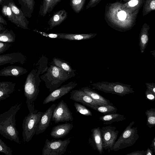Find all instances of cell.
<instances>
[{"label": "cell", "instance_id": "obj_12", "mask_svg": "<svg viewBox=\"0 0 155 155\" xmlns=\"http://www.w3.org/2000/svg\"><path fill=\"white\" fill-rule=\"evenodd\" d=\"M88 143L93 150L98 152L100 154L103 153L101 128L100 127L94 128L91 130Z\"/></svg>", "mask_w": 155, "mask_h": 155}, {"label": "cell", "instance_id": "obj_45", "mask_svg": "<svg viewBox=\"0 0 155 155\" xmlns=\"http://www.w3.org/2000/svg\"><path fill=\"white\" fill-rule=\"evenodd\" d=\"M0 23L5 25H7V23L4 18L0 14Z\"/></svg>", "mask_w": 155, "mask_h": 155}, {"label": "cell", "instance_id": "obj_37", "mask_svg": "<svg viewBox=\"0 0 155 155\" xmlns=\"http://www.w3.org/2000/svg\"><path fill=\"white\" fill-rule=\"evenodd\" d=\"M11 46L10 43L0 41V54L7 50Z\"/></svg>", "mask_w": 155, "mask_h": 155}, {"label": "cell", "instance_id": "obj_11", "mask_svg": "<svg viewBox=\"0 0 155 155\" xmlns=\"http://www.w3.org/2000/svg\"><path fill=\"white\" fill-rule=\"evenodd\" d=\"M56 104H53L43 113L37 125L35 134H39L44 132L49 126L54 110Z\"/></svg>", "mask_w": 155, "mask_h": 155}, {"label": "cell", "instance_id": "obj_19", "mask_svg": "<svg viewBox=\"0 0 155 155\" xmlns=\"http://www.w3.org/2000/svg\"><path fill=\"white\" fill-rule=\"evenodd\" d=\"M67 16V12L64 9L60 10L54 13L48 22L49 29H52L60 25L66 19Z\"/></svg>", "mask_w": 155, "mask_h": 155}, {"label": "cell", "instance_id": "obj_27", "mask_svg": "<svg viewBox=\"0 0 155 155\" xmlns=\"http://www.w3.org/2000/svg\"><path fill=\"white\" fill-rule=\"evenodd\" d=\"M16 36L12 30L8 28L0 32V41L7 43H13L15 41Z\"/></svg>", "mask_w": 155, "mask_h": 155}, {"label": "cell", "instance_id": "obj_40", "mask_svg": "<svg viewBox=\"0 0 155 155\" xmlns=\"http://www.w3.org/2000/svg\"><path fill=\"white\" fill-rule=\"evenodd\" d=\"M117 16L119 20L123 21L126 19L127 14L125 11H120L118 13Z\"/></svg>", "mask_w": 155, "mask_h": 155}, {"label": "cell", "instance_id": "obj_26", "mask_svg": "<svg viewBox=\"0 0 155 155\" xmlns=\"http://www.w3.org/2000/svg\"><path fill=\"white\" fill-rule=\"evenodd\" d=\"M96 111L102 113L104 115L116 113L117 109L113 105H107L94 106L90 104H84Z\"/></svg>", "mask_w": 155, "mask_h": 155}, {"label": "cell", "instance_id": "obj_3", "mask_svg": "<svg viewBox=\"0 0 155 155\" xmlns=\"http://www.w3.org/2000/svg\"><path fill=\"white\" fill-rule=\"evenodd\" d=\"M40 77L41 80L44 82L46 88L51 93L71 78L63 70L54 64L51 65L46 72Z\"/></svg>", "mask_w": 155, "mask_h": 155}, {"label": "cell", "instance_id": "obj_44", "mask_svg": "<svg viewBox=\"0 0 155 155\" xmlns=\"http://www.w3.org/2000/svg\"><path fill=\"white\" fill-rule=\"evenodd\" d=\"M61 0H52V2L50 8L49 12H51L54 7L60 2Z\"/></svg>", "mask_w": 155, "mask_h": 155}, {"label": "cell", "instance_id": "obj_13", "mask_svg": "<svg viewBox=\"0 0 155 155\" xmlns=\"http://www.w3.org/2000/svg\"><path fill=\"white\" fill-rule=\"evenodd\" d=\"M26 61V56L20 52L0 55V66L7 64H13L16 63L23 64Z\"/></svg>", "mask_w": 155, "mask_h": 155}, {"label": "cell", "instance_id": "obj_48", "mask_svg": "<svg viewBox=\"0 0 155 155\" xmlns=\"http://www.w3.org/2000/svg\"><path fill=\"white\" fill-rule=\"evenodd\" d=\"M146 152L145 155H154L152 150L149 147L147 148Z\"/></svg>", "mask_w": 155, "mask_h": 155}, {"label": "cell", "instance_id": "obj_51", "mask_svg": "<svg viewBox=\"0 0 155 155\" xmlns=\"http://www.w3.org/2000/svg\"><path fill=\"white\" fill-rule=\"evenodd\" d=\"M126 0L127 1V0Z\"/></svg>", "mask_w": 155, "mask_h": 155}, {"label": "cell", "instance_id": "obj_7", "mask_svg": "<svg viewBox=\"0 0 155 155\" xmlns=\"http://www.w3.org/2000/svg\"><path fill=\"white\" fill-rule=\"evenodd\" d=\"M72 137L64 140L46 139L42 151L43 155H62L65 153Z\"/></svg>", "mask_w": 155, "mask_h": 155}, {"label": "cell", "instance_id": "obj_49", "mask_svg": "<svg viewBox=\"0 0 155 155\" xmlns=\"http://www.w3.org/2000/svg\"><path fill=\"white\" fill-rule=\"evenodd\" d=\"M5 27H4L3 25L0 23V32L5 29Z\"/></svg>", "mask_w": 155, "mask_h": 155}, {"label": "cell", "instance_id": "obj_23", "mask_svg": "<svg viewBox=\"0 0 155 155\" xmlns=\"http://www.w3.org/2000/svg\"><path fill=\"white\" fill-rule=\"evenodd\" d=\"M1 6V13L2 15L7 18L11 22L15 24L18 27L20 28V25L9 5L8 0H5Z\"/></svg>", "mask_w": 155, "mask_h": 155}, {"label": "cell", "instance_id": "obj_41", "mask_svg": "<svg viewBox=\"0 0 155 155\" xmlns=\"http://www.w3.org/2000/svg\"><path fill=\"white\" fill-rule=\"evenodd\" d=\"M139 3V0H130L127 3V5L129 7H134L137 5Z\"/></svg>", "mask_w": 155, "mask_h": 155}, {"label": "cell", "instance_id": "obj_14", "mask_svg": "<svg viewBox=\"0 0 155 155\" xmlns=\"http://www.w3.org/2000/svg\"><path fill=\"white\" fill-rule=\"evenodd\" d=\"M71 99L83 104H90L94 106H100L87 94L81 89L72 91L71 92Z\"/></svg>", "mask_w": 155, "mask_h": 155}, {"label": "cell", "instance_id": "obj_6", "mask_svg": "<svg viewBox=\"0 0 155 155\" xmlns=\"http://www.w3.org/2000/svg\"><path fill=\"white\" fill-rule=\"evenodd\" d=\"M42 113L35 109L24 118L22 126V136L24 142H29L35 134L36 127Z\"/></svg>", "mask_w": 155, "mask_h": 155}, {"label": "cell", "instance_id": "obj_4", "mask_svg": "<svg viewBox=\"0 0 155 155\" xmlns=\"http://www.w3.org/2000/svg\"><path fill=\"white\" fill-rule=\"evenodd\" d=\"M92 88L96 89L105 93L115 94L123 96L127 94L134 93L133 88L130 85L118 82H109L102 81L92 84Z\"/></svg>", "mask_w": 155, "mask_h": 155}, {"label": "cell", "instance_id": "obj_46", "mask_svg": "<svg viewBox=\"0 0 155 155\" xmlns=\"http://www.w3.org/2000/svg\"><path fill=\"white\" fill-rule=\"evenodd\" d=\"M150 147L152 148L153 150L155 152V137H154L152 141L151 144L150 145Z\"/></svg>", "mask_w": 155, "mask_h": 155}, {"label": "cell", "instance_id": "obj_22", "mask_svg": "<svg viewBox=\"0 0 155 155\" xmlns=\"http://www.w3.org/2000/svg\"><path fill=\"white\" fill-rule=\"evenodd\" d=\"M97 34H73L59 33V38L70 40H80L88 39L94 38Z\"/></svg>", "mask_w": 155, "mask_h": 155}, {"label": "cell", "instance_id": "obj_25", "mask_svg": "<svg viewBox=\"0 0 155 155\" xmlns=\"http://www.w3.org/2000/svg\"><path fill=\"white\" fill-rule=\"evenodd\" d=\"M125 119L124 115L116 113L104 115L99 117V119L103 122L104 124H111L114 122L122 121Z\"/></svg>", "mask_w": 155, "mask_h": 155}, {"label": "cell", "instance_id": "obj_43", "mask_svg": "<svg viewBox=\"0 0 155 155\" xmlns=\"http://www.w3.org/2000/svg\"><path fill=\"white\" fill-rule=\"evenodd\" d=\"M146 152V151L143 150H138L126 154V155H145Z\"/></svg>", "mask_w": 155, "mask_h": 155}, {"label": "cell", "instance_id": "obj_36", "mask_svg": "<svg viewBox=\"0 0 155 155\" xmlns=\"http://www.w3.org/2000/svg\"><path fill=\"white\" fill-rule=\"evenodd\" d=\"M33 31H35L43 36L48 38H59V33H47L38 31L36 29L34 30Z\"/></svg>", "mask_w": 155, "mask_h": 155}, {"label": "cell", "instance_id": "obj_17", "mask_svg": "<svg viewBox=\"0 0 155 155\" xmlns=\"http://www.w3.org/2000/svg\"><path fill=\"white\" fill-rule=\"evenodd\" d=\"M27 72L26 69L17 66L11 65L4 67L0 70V76L18 77Z\"/></svg>", "mask_w": 155, "mask_h": 155}, {"label": "cell", "instance_id": "obj_16", "mask_svg": "<svg viewBox=\"0 0 155 155\" xmlns=\"http://www.w3.org/2000/svg\"><path fill=\"white\" fill-rule=\"evenodd\" d=\"M73 127V124L70 123L57 125L52 128L50 135L56 139L64 137L69 133Z\"/></svg>", "mask_w": 155, "mask_h": 155}, {"label": "cell", "instance_id": "obj_33", "mask_svg": "<svg viewBox=\"0 0 155 155\" xmlns=\"http://www.w3.org/2000/svg\"><path fill=\"white\" fill-rule=\"evenodd\" d=\"M74 106L77 112L86 116H92L91 111L85 107L77 102L74 103Z\"/></svg>", "mask_w": 155, "mask_h": 155}, {"label": "cell", "instance_id": "obj_29", "mask_svg": "<svg viewBox=\"0 0 155 155\" xmlns=\"http://www.w3.org/2000/svg\"><path fill=\"white\" fill-rule=\"evenodd\" d=\"M145 114L147 117V125L151 128L155 125V109L147 110Z\"/></svg>", "mask_w": 155, "mask_h": 155}, {"label": "cell", "instance_id": "obj_31", "mask_svg": "<svg viewBox=\"0 0 155 155\" xmlns=\"http://www.w3.org/2000/svg\"><path fill=\"white\" fill-rule=\"evenodd\" d=\"M52 0H43L42 4L40 7L39 15L43 16L49 13L50 8Z\"/></svg>", "mask_w": 155, "mask_h": 155}, {"label": "cell", "instance_id": "obj_28", "mask_svg": "<svg viewBox=\"0 0 155 155\" xmlns=\"http://www.w3.org/2000/svg\"><path fill=\"white\" fill-rule=\"evenodd\" d=\"M35 2L34 0H25L22 12L26 17L30 18L33 12Z\"/></svg>", "mask_w": 155, "mask_h": 155}, {"label": "cell", "instance_id": "obj_47", "mask_svg": "<svg viewBox=\"0 0 155 155\" xmlns=\"http://www.w3.org/2000/svg\"><path fill=\"white\" fill-rule=\"evenodd\" d=\"M19 4L21 6V9L22 11L25 4V0H18Z\"/></svg>", "mask_w": 155, "mask_h": 155}, {"label": "cell", "instance_id": "obj_34", "mask_svg": "<svg viewBox=\"0 0 155 155\" xmlns=\"http://www.w3.org/2000/svg\"><path fill=\"white\" fill-rule=\"evenodd\" d=\"M0 152L6 155H12L13 150L0 138Z\"/></svg>", "mask_w": 155, "mask_h": 155}, {"label": "cell", "instance_id": "obj_5", "mask_svg": "<svg viewBox=\"0 0 155 155\" xmlns=\"http://www.w3.org/2000/svg\"><path fill=\"white\" fill-rule=\"evenodd\" d=\"M135 121H132L123 131L114 145L112 150L117 151L133 145L139 137L137 128L132 126Z\"/></svg>", "mask_w": 155, "mask_h": 155}, {"label": "cell", "instance_id": "obj_38", "mask_svg": "<svg viewBox=\"0 0 155 155\" xmlns=\"http://www.w3.org/2000/svg\"><path fill=\"white\" fill-rule=\"evenodd\" d=\"M146 98L150 101H154L155 99V94L147 89L145 92Z\"/></svg>", "mask_w": 155, "mask_h": 155}, {"label": "cell", "instance_id": "obj_24", "mask_svg": "<svg viewBox=\"0 0 155 155\" xmlns=\"http://www.w3.org/2000/svg\"><path fill=\"white\" fill-rule=\"evenodd\" d=\"M54 65L61 68L68 73L71 78L75 75V71L67 62L60 59L54 58L53 59Z\"/></svg>", "mask_w": 155, "mask_h": 155}, {"label": "cell", "instance_id": "obj_9", "mask_svg": "<svg viewBox=\"0 0 155 155\" xmlns=\"http://www.w3.org/2000/svg\"><path fill=\"white\" fill-rule=\"evenodd\" d=\"M73 120L72 113L67 104L63 100H61L54 108L51 120L57 124L60 122H71Z\"/></svg>", "mask_w": 155, "mask_h": 155}, {"label": "cell", "instance_id": "obj_39", "mask_svg": "<svg viewBox=\"0 0 155 155\" xmlns=\"http://www.w3.org/2000/svg\"><path fill=\"white\" fill-rule=\"evenodd\" d=\"M145 84L147 89L155 94V84L153 83H147Z\"/></svg>", "mask_w": 155, "mask_h": 155}, {"label": "cell", "instance_id": "obj_10", "mask_svg": "<svg viewBox=\"0 0 155 155\" xmlns=\"http://www.w3.org/2000/svg\"><path fill=\"white\" fill-rule=\"evenodd\" d=\"M78 84L75 82H71L61 86L53 91L44 99L43 104H45L50 102H54L65 95L75 88Z\"/></svg>", "mask_w": 155, "mask_h": 155}, {"label": "cell", "instance_id": "obj_32", "mask_svg": "<svg viewBox=\"0 0 155 155\" xmlns=\"http://www.w3.org/2000/svg\"><path fill=\"white\" fill-rule=\"evenodd\" d=\"M48 60L45 57H42L38 61V66L36 69L37 73L39 75L47 71L48 67L47 64Z\"/></svg>", "mask_w": 155, "mask_h": 155}, {"label": "cell", "instance_id": "obj_15", "mask_svg": "<svg viewBox=\"0 0 155 155\" xmlns=\"http://www.w3.org/2000/svg\"><path fill=\"white\" fill-rule=\"evenodd\" d=\"M8 3L13 14L20 25V28L24 29H28L29 22L21 9L15 5L13 0H8Z\"/></svg>", "mask_w": 155, "mask_h": 155}, {"label": "cell", "instance_id": "obj_8", "mask_svg": "<svg viewBox=\"0 0 155 155\" xmlns=\"http://www.w3.org/2000/svg\"><path fill=\"white\" fill-rule=\"evenodd\" d=\"M119 133L115 127L108 126L101 128V134L103 149L108 150V152L112 150Z\"/></svg>", "mask_w": 155, "mask_h": 155}, {"label": "cell", "instance_id": "obj_20", "mask_svg": "<svg viewBox=\"0 0 155 155\" xmlns=\"http://www.w3.org/2000/svg\"><path fill=\"white\" fill-rule=\"evenodd\" d=\"M15 84L10 81L0 82V103L5 100L15 91Z\"/></svg>", "mask_w": 155, "mask_h": 155}, {"label": "cell", "instance_id": "obj_1", "mask_svg": "<svg viewBox=\"0 0 155 155\" xmlns=\"http://www.w3.org/2000/svg\"><path fill=\"white\" fill-rule=\"evenodd\" d=\"M21 103L12 106L8 111L0 114V134L5 138L18 144L21 142L18 132L16 127L15 117L20 110Z\"/></svg>", "mask_w": 155, "mask_h": 155}, {"label": "cell", "instance_id": "obj_30", "mask_svg": "<svg viewBox=\"0 0 155 155\" xmlns=\"http://www.w3.org/2000/svg\"><path fill=\"white\" fill-rule=\"evenodd\" d=\"M86 0H70V5L75 12L79 13L83 10Z\"/></svg>", "mask_w": 155, "mask_h": 155}, {"label": "cell", "instance_id": "obj_35", "mask_svg": "<svg viewBox=\"0 0 155 155\" xmlns=\"http://www.w3.org/2000/svg\"><path fill=\"white\" fill-rule=\"evenodd\" d=\"M155 9V0H147L144 7L143 15L146 14ZM145 14H144V15Z\"/></svg>", "mask_w": 155, "mask_h": 155}, {"label": "cell", "instance_id": "obj_18", "mask_svg": "<svg viewBox=\"0 0 155 155\" xmlns=\"http://www.w3.org/2000/svg\"><path fill=\"white\" fill-rule=\"evenodd\" d=\"M81 89L88 95L100 106L113 105V104L109 100L89 87H84L81 88Z\"/></svg>", "mask_w": 155, "mask_h": 155}, {"label": "cell", "instance_id": "obj_42", "mask_svg": "<svg viewBox=\"0 0 155 155\" xmlns=\"http://www.w3.org/2000/svg\"><path fill=\"white\" fill-rule=\"evenodd\" d=\"M98 0H90L87 5L85 9H87L90 8L95 6L97 4Z\"/></svg>", "mask_w": 155, "mask_h": 155}, {"label": "cell", "instance_id": "obj_21", "mask_svg": "<svg viewBox=\"0 0 155 155\" xmlns=\"http://www.w3.org/2000/svg\"><path fill=\"white\" fill-rule=\"evenodd\" d=\"M150 28L148 25L144 24L142 26L139 36V46L140 52L144 51L149 41L148 31Z\"/></svg>", "mask_w": 155, "mask_h": 155}, {"label": "cell", "instance_id": "obj_2", "mask_svg": "<svg viewBox=\"0 0 155 155\" xmlns=\"http://www.w3.org/2000/svg\"><path fill=\"white\" fill-rule=\"evenodd\" d=\"M36 69H33L28 74L24 85V93L29 112L35 110L34 102L40 92L39 86L41 80Z\"/></svg>", "mask_w": 155, "mask_h": 155}, {"label": "cell", "instance_id": "obj_50", "mask_svg": "<svg viewBox=\"0 0 155 155\" xmlns=\"http://www.w3.org/2000/svg\"><path fill=\"white\" fill-rule=\"evenodd\" d=\"M5 0H0V5H2Z\"/></svg>", "mask_w": 155, "mask_h": 155}]
</instances>
